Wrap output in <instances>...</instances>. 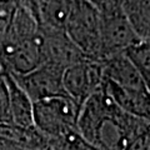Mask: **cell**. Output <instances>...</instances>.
<instances>
[{"label":"cell","mask_w":150,"mask_h":150,"mask_svg":"<svg viewBox=\"0 0 150 150\" xmlns=\"http://www.w3.org/2000/svg\"><path fill=\"white\" fill-rule=\"evenodd\" d=\"M100 63L104 80L111 81L124 88L149 91V85L145 83L142 75L134 68V65L130 63L124 53L112 55Z\"/></svg>","instance_id":"obj_10"},{"label":"cell","mask_w":150,"mask_h":150,"mask_svg":"<svg viewBox=\"0 0 150 150\" xmlns=\"http://www.w3.org/2000/svg\"><path fill=\"white\" fill-rule=\"evenodd\" d=\"M49 150H98L85 140L79 137L78 133L69 135L65 139L60 140H48Z\"/></svg>","instance_id":"obj_14"},{"label":"cell","mask_w":150,"mask_h":150,"mask_svg":"<svg viewBox=\"0 0 150 150\" xmlns=\"http://www.w3.org/2000/svg\"><path fill=\"white\" fill-rule=\"evenodd\" d=\"M63 69H59L54 65L41 64L39 68L24 75L8 74H10L14 81L34 104L49 98L65 95L63 88Z\"/></svg>","instance_id":"obj_6"},{"label":"cell","mask_w":150,"mask_h":150,"mask_svg":"<svg viewBox=\"0 0 150 150\" xmlns=\"http://www.w3.org/2000/svg\"><path fill=\"white\" fill-rule=\"evenodd\" d=\"M93 4L100 20L103 60L124 53L129 46L139 43L140 40L124 15L120 1H93Z\"/></svg>","instance_id":"obj_4"},{"label":"cell","mask_w":150,"mask_h":150,"mask_svg":"<svg viewBox=\"0 0 150 150\" xmlns=\"http://www.w3.org/2000/svg\"><path fill=\"white\" fill-rule=\"evenodd\" d=\"M79 108L68 96H55L33 104L34 128L46 140H60L78 133Z\"/></svg>","instance_id":"obj_3"},{"label":"cell","mask_w":150,"mask_h":150,"mask_svg":"<svg viewBox=\"0 0 150 150\" xmlns=\"http://www.w3.org/2000/svg\"><path fill=\"white\" fill-rule=\"evenodd\" d=\"M123 13L130 28L140 41H149L150 35V3L149 1H120Z\"/></svg>","instance_id":"obj_12"},{"label":"cell","mask_w":150,"mask_h":150,"mask_svg":"<svg viewBox=\"0 0 150 150\" xmlns=\"http://www.w3.org/2000/svg\"><path fill=\"white\" fill-rule=\"evenodd\" d=\"M149 149H150L149 131L138 135V137L134 138L125 148V150H149Z\"/></svg>","instance_id":"obj_16"},{"label":"cell","mask_w":150,"mask_h":150,"mask_svg":"<svg viewBox=\"0 0 150 150\" xmlns=\"http://www.w3.org/2000/svg\"><path fill=\"white\" fill-rule=\"evenodd\" d=\"M8 95L9 110H10V124L23 129H35L33 118V103L28 95L14 81L10 74L4 73Z\"/></svg>","instance_id":"obj_11"},{"label":"cell","mask_w":150,"mask_h":150,"mask_svg":"<svg viewBox=\"0 0 150 150\" xmlns=\"http://www.w3.org/2000/svg\"><path fill=\"white\" fill-rule=\"evenodd\" d=\"M65 34L86 59L103 60L100 20L93 1H71Z\"/></svg>","instance_id":"obj_2"},{"label":"cell","mask_w":150,"mask_h":150,"mask_svg":"<svg viewBox=\"0 0 150 150\" xmlns=\"http://www.w3.org/2000/svg\"><path fill=\"white\" fill-rule=\"evenodd\" d=\"M28 5L41 34L65 33L71 1H29Z\"/></svg>","instance_id":"obj_8"},{"label":"cell","mask_w":150,"mask_h":150,"mask_svg":"<svg viewBox=\"0 0 150 150\" xmlns=\"http://www.w3.org/2000/svg\"><path fill=\"white\" fill-rule=\"evenodd\" d=\"M76 131L98 150H125L134 138L149 131V120L124 112L100 89L79 109Z\"/></svg>","instance_id":"obj_1"},{"label":"cell","mask_w":150,"mask_h":150,"mask_svg":"<svg viewBox=\"0 0 150 150\" xmlns=\"http://www.w3.org/2000/svg\"><path fill=\"white\" fill-rule=\"evenodd\" d=\"M0 124H10L9 95L4 73H0Z\"/></svg>","instance_id":"obj_15"},{"label":"cell","mask_w":150,"mask_h":150,"mask_svg":"<svg viewBox=\"0 0 150 150\" xmlns=\"http://www.w3.org/2000/svg\"><path fill=\"white\" fill-rule=\"evenodd\" d=\"M101 89L124 112L149 120V91L124 88L108 80H103Z\"/></svg>","instance_id":"obj_9"},{"label":"cell","mask_w":150,"mask_h":150,"mask_svg":"<svg viewBox=\"0 0 150 150\" xmlns=\"http://www.w3.org/2000/svg\"><path fill=\"white\" fill-rule=\"evenodd\" d=\"M103 80L101 63L86 59L64 70V93L80 109L89 98L101 89Z\"/></svg>","instance_id":"obj_5"},{"label":"cell","mask_w":150,"mask_h":150,"mask_svg":"<svg viewBox=\"0 0 150 150\" xmlns=\"http://www.w3.org/2000/svg\"><path fill=\"white\" fill-rule=\"evenodd\" d=\"M41 35H43V64H50L65 70L71 65L86 60L84 54L71 43L65 33Z\"/></svg>","instance_id":"obj_7"},{"label":"cell","mask_w":150,"mask_h":150,"mask_svg":"<svg viewBox=\"0 0 150 150\" xmlns=\"http://www.w3.org/2000/svg\"><path fill=\"white\" fill-rule=\"evenodd\" d=\"M126 58L138 70L145 83L149 85L150 79V51H149V41H139V43L129 46L124 51Z\"/></svg>","instance_id":"obj_13"}]
</instances>
